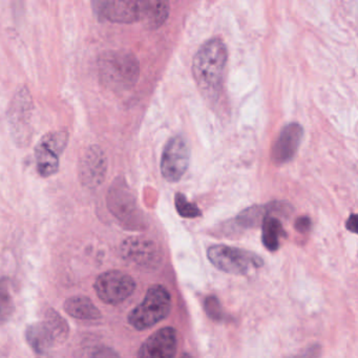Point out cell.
<instances>
[{
	"instance_id": "ba28073f",
	"label": "cell",
	"mask_w": 358,
	"mask_h": 358,
	"mask_svg": "<svg viewBox=\"0 0 358 358\" xmlns=\"http://www.w3.org/2000/svg\"><path fill=\"white\" fill-rule=\"evenodd\" d=\"M120 253L127 263L142 270H155L163 262V253L154 241L145 236H131L121 244Z\"/></svg>"
},
{
	"instance_id": "277c9868",
	"label": "cell",
	"mask_w": 358,
	"mask_h": 358,
	"mask_svg": "<svg viewBox=\"0 0 358 358\" xmlns=\"http://www.w3.org/2000/svg\"><path fill=\"white\" fill-rule=\"evenodd\" d=\"M171 311V296L162 285L150 287L143 301L131 310L129 322L136 330H148L164 320Z\"/></svg>"
},
{
	"instance_id": "5b68a950",
	"label": "cell",
	"mask_w": 358,
	"mask_h": 358,
	"mask_svg": "<svg viewBox=\"0 0 358 358\" xmlns=\"http://www.w3.org/2000/svg\"><path fill=\"white\" fill-rule=\"evenodd\" d=\"M108 207L125 228L135 230L145 227V217L138 205L135 192L123 178H117L108 189Z\"/></svg>"
},
{
	"instance_id": "ffe728a7",
	"label": "cell",
	"mask_w": 358,
	"mask_h": 358,
	"mask_svg": "<svg viewBox=\"0 0 358 358\" xmlns=\"http://www.w3.org/2000/svg\"><path fill=\"white\" fill-rule=\"evenodd\" d=\"M204 309L209 318L215 322H222L225 318V313H224L221 303L215 295H209L205 299Z\"/></svg>"
},
{
	"instance_id": "484cf974",
	"label": "cell",
	"mask_w": 358,
	"mask_h": 358,
	"mask_svg": "<svg viewBox=\"0 0 358 358\" xmlns=\"http://www.w3.org/2000/svg\"><path fill=\"white\" fill-rule=\"evenodd\" d=\"M181 358H194V357H192V356L190 355V354L183 353V354H182Z\"/></svg>"
},
{
	"instance_id": "30bf717a",
	"label": "cell",
	"mask_w": 358,
	"mask_h": 358,
	"mask_svg": "<svg viewBox=\"0 0 358 358\" xmlns=\"http://www.w3.org/2000/svg\"><path fill=\"white\" fill-rule=\"evenodd\" d=\"M94 288L103 303L118 305L133 294L136 282L131 275L120 270H110L98 276Z\"/></svg>"
},
{
	"instance_id": "44dd1931",
	"label": "cell",
	"mask_w": 358,
	"mask_h": 358,
	"mask_svg": "<svg viewBox=\"0 0 358 358\" xmlns=\"http://www.w3.org/2000/svg\"><path fill=\"white\" fill-rule=\"evenodd\" d=\"M12 307L13 306H12L9 291L6 288V282H3V286H1V316H3V322H5L6 317L11 314Z\"/></svg>"
},
{
	"instance_id": "7a4b0ae2",
	"label": "cell",
	"mask_w": 358,
	"mask_h": 358,
	"mask_svg": "<svg viewBox=\"0 0 358 358\" xmlns=\"http://www.w3.org/2000/svg\"><path fill=\"white\" fill-rule=\"evenodd\" d=\"M227 62V48L220 38L209 39L194 55L192 75L207 99H215L221 92Z\"/></svg>"
},
{
	"instance_id": "cb8c5ba5",
	"label": "cell",
	"mask_w": 358,
	"mask_h": 358,
	"mask_svg": "<svg viewBox=\"0 0 358 358\" xmlns=\"http://www.w3.org/2000/svg\"><path fill=\"white\" fill-rule=\"evenodd\" d=\"M312 222L308 217H299L295 221L294 227L301 234H306L311 229Z\"/></svg>"
},
{
	"instance_id": "603a6c76",
	"label": "cell",
	"mask_w": 358,
	"mask_h": 358,
	"mask_svg": "<svg viewBox=\"0 0 358 358\" xmlns=\"http://www.w3.org/2000/svg\"><path fill=\"white\" fill-rule=\"evenodd\" d=\"M92 358H122L115 350L110 348H100L95 353L93 354Z\"/></svg>"
},
{
	"instance_id": "9a60e30c",
	"label": "cell",
	"mask_w": 358,
	"mask_h": 358,
	"mask_svg": "<svg viewBox=\"0 0 358 358\" xmlns=\"http://www.w3.org/2000/svg\"><path fill=\"white\" fill-rule=\"evenodd\" d=\"M303 129L299 123H289L280 131L271 148L272 162L286 164L296 155L303 139Z\"/></svg>"
},
{
	"instance_id": "8fae6325",
	"label": "cell",
	"mask_w": 358,
	"mask_h": 358,
	"mask_svg": "<svg viewBox=\"0 0 358 358\" xmlns=\"http://www.w3.org/2000/svg\"><path fill=\"white\" fill-rule=\"evenodd\" d=\"M190 152L182 136H173L167 141L161 158V173L171 183L180 181L189 166Z\"/></svg>"
},
{
	"instance_id": "52a82bcc",
	"label": "cell",
	"mask_w": 358,
	"mask_h": 358,
	"mask_svg": "<svg viewBox=\"0 0 358 358\" xmlns=\"http://www.w3.org/2000/svg\"><path fill=\"white\" fill-rule=\"evenodd\" d=\"M207 257L217 269L236 275H243L264 265L263 259L259 255L227 245H213L209 247Z\"/></svg>"
},
{
	"instance_id": "3957f363",
	"label": "cell",
	"mask_w": 358,
	"mask_h": 358,
	"mask_svg": "<svg viewBox=\"0 0 358 358\" xmlns=\"http://www.w3.org/2000/svg\"><path fill=\"white\" fill-rule=\"evenodd\" d=\"M98 64L102 85L112 91H127L139 80V62L131 52H106L100 57Z\"/></svg>"
},
{
	"instance_id": "ac0fdd59",
	"label": "cell",
	"mask_w": 358,
	"mask_h": 358,
	"mask_svg": "<svg viewBox=\"0 0 358 358\" xmlns=\"http://www.w3.org/2000/svg\"><path fill=\"white\" fill-rule=\"evenodd\" d=\"M272 215L270 204L266 206L255 205L244 209L242 213H238V217L234 219V223L241 228H255L263 225L264 221L268 215Z\"/></svg>"
},
{
	"instance_id": "9c48e42d",
	"label": "cell",
	"mask_w": 358,
	"mask_h": 358,
	"mask_svg": "<svg viewBox=\"0 0 358 358\" xmlns=\"http://www.w3.org/2000/svg\"><path fill=\"white\" fill-rule=\"evenodd\" d=\"M66 131H51L43 136L35 148L37 171L43 178L55 175L59 169L60 156L68 145Z\"/></svg>"
},
{
	"instance_id": "7402d4cb",
	"label": "cell",
	"mask_w": 358,
	"mask_h": 358,
	"mask_svg": "<svg viewBox=\"0 0 358 358\" xmlns=\"http://www.w3.org/2000/svg\"><path fill=\"white\" fill-rule=\"evenodd\" d=\"M320 353H322V347L320 345H313L292 358H318Z\"/></svg>"
},
{
	"instance_id": "2e32d148",
	"label": "cell",
	"mask_w": 358,
	"mask_h": 358,
	"mask_svg": "<svg viewBox=\"0 0 358 358\" xmlns=\"http://www.w3.org/2000/svg\"><path fill=\"white\" fill-rule=\"evenodd\" d=\"M64 311L72 317L80 320H96L101 317V312L91 299L85 295H76L66 299L64 301Z\"/></svg>"
},
{
	"instance_id": "5bb4252c",
	"label": "cell",
	"mask_w": 358,
	"mask_h": 358,
	"mask_svg": "<svg viewBox=\"0 0 358 358\" xmlns=\"http://www.w3.org/2000/svg\"><path fill=\"white\" fill-rule=\"evenodd\" d=\"M177 350V331L173 327H164L142 343L138 358H175Z\"/></svg>"
},
{
	"instance_id": "d6986e66",
	"label": "cell",
	"mask_w": 358,
	"mask_h": 358,
	"mask_svg": "<svg viewBox=\"0 0 358 358\" xmlns=\"http://www.w3.org/2000/svg\"><path fill=\"white\" fill-rule=\"evenodd\" d=\"M175 206L180 217L185 219H196L202 215V211L194 203L188 201L186 196L181 192H178L175 196Z\"/></svg>"
},
{
	"instance_id": "e0dca14e",
	"label": "cell",
	"mask_w": 358,
	"mask_h": 358,
	"mask_svg": "<svg viewBox=\"0 0 358 358\" xmlns=\"http://www.w3.org/2000/svg\"><path fill=\"white\" fill-rule=\"evenodd\" d=\"M286 236L282 222L272 215H268L262 225V241L264 246L269 251L280 248V236Z\"/></svg>"
},
{
	"instance_id": "8992f818",
	"label": "cell",
	"mask_w": 358,
	"mask_h": 358,
	"mask_svg": "<svg viewBox=\"0 0 358 358\" xmlns=\"http://www.w3.org/2000/svg\"><path fill=\"white\" fill-rule=\"evenodd\" d=\"M69 330L70 329L64 318L54 310H49L45 320L27 328L26 338L37 354H45L66 341Z\"/></svg>"
},
{
	"instance_id": "d4e9b609",
	"label": "cell",
	"mask_w": 358,
	"mask_h": 358,
	"mask_svg": "<svg viewBox=\"0 0 358 358\" xmlns=\"http://www.w3.org/2000/svg\"><path fill=\"white\" fill-rule=\"evenodd\" d=\"M345 228H347L349 231L358 234V215L352 213V215H350L349 219L347 220V223H345Z\"/></svg>"
},
{
	"instance_id": "6da1fadb",
	"label": "cell",
	"mask_w": 358,
	"mask_h": 358,
	"mask_svg": "<svg viewBox=\"0 0 358 358\" xmlns=\"http://www.w3.org/2000/svg\"><path fill=\"white\" fill-rule=\"evenodd\" d=\"M100 20L115 24L144 22L150 29L162 26L169 16L171 7L162 0H114L93 3Z\"/></svg>"
},
{
	"instance_id": "4fadbf2b",
	"label": "cell",
	"mask_w": 358,
	"mask_h": 358,
	"mask_svg": "<svg viewBox=\"0 0 358 358\" xmlns=\"http://www.w3.org/2000/svg\"><path fill=\"white\" fill-rule=\"evenodd\" d=\"M108 160L103 150L97 145L90 146L79 163L81 183L89 188H96L106 181Z\"/></svg>"
},
{
	"instance_id": "7c38bea8",
	"label": "cell",
	"mask_w": 358,
	"mask_h": 358,
	"mask_svg": "<svg viewBox=\"0 0 358 358\" xmlns=\"http://www.w3.org/2000/svg\"><path fill=\"white\" fill-rule=\"evenodd\" d=\"M33 114V102L28 89L24 87L16 93L12 100L8 113V121L11 127V133L18 143H26L30 137V122ZM27 144V143H26Z\"/></svg>"
}]
</instances>
